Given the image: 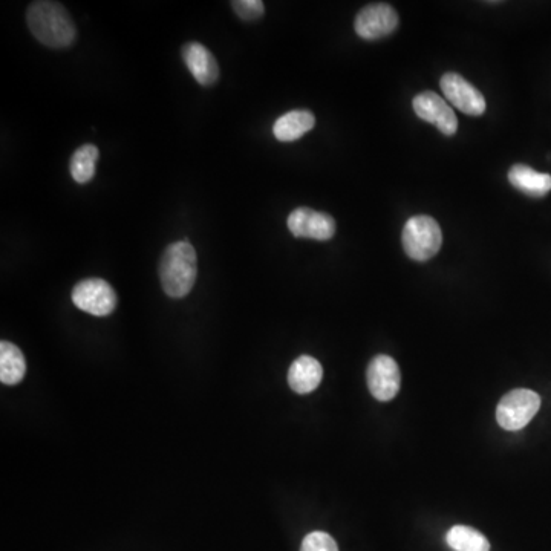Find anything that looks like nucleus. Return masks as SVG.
I'll use <instances>...</instances> for the list:
<instances>
[{"mask_svg":"<svg viewBox=\"0 0 551 551\" xmlns=\"http://www.w3.org/2000/svg\"><path fill=\"white\" fill-rule=\"evenodd\" d=\"M27 23L33 36L48 48H68L77 39L74 20L59 2H33L27 10Z\"/></svg>","mask_w":551,"mask_h":551,"instance_id":"f257e3e1","label":"nucleus"},{"mask_svg":"<svg viewBox=\"0 0 551 551\" xmlns=\"http://www.w3.org/2000/svg\"><path fill=\"white\" fill-rule=\"evenodd\" d=\"M198 276V256L190 242L178 241L164 250L160 261V281L164 293L173 299L186 297Z\"/></svg>","mask_w":551,"mask_h":551,"instance_id":"f03ea898","label":"nucleus"},{"mask_svg":"<svg viewBox=\"0 0 551 551\" xmlns=\"http://www.w3.org/2000/svg\"><path fill=\"white\" fill-rule=\"evenodd\" d=\"M406 255L414 261L434 258L443 244L440 225L431 216L418 215L406 222L402 236Z\"/></svg>","mask_w":551,"mask_h":551,"instance_id":"7ed1b4c3","label":"nucleus"},{"mask_svg":"<svg viewBox=\"0 0 551 551\" xmlns=\"http://www.w3.org/2000/svg\"><path fill=\"white\" fill-rule=\"evenodd\" d=\"M541 397L530 389H513L496 408V420L506 431H521L538 414Z\"/></svg>","mask_w":551,"mask_h":551,"instance_id":"20e7f679","label":"nucleus"},{"mask_svg":"<svg viewBox=\"0 0 551 551\" xmlns=\"http://www.w3.org/2000/svg\"><path fill=\"white\" fill-rule=\"evenodd\" d=\"M71 297L75 307L97 317L114 313L118 304L117 293L105 279L91 278L79 282L72 288Z\"/></svg>","mask_w":551,"mask_h":551,"instance_id":"39448f33","label":"nucleus"},{"mask_svg":"<svg viewBox=\"0 0 551 551\" xmlns=\"http://www.w3.org/2000/svg\"><path fill=\"white\" fill-rule=\"evenodd\" d=\"M440 86L449 103L464 114L480 117L486 112V98L460 74L447 72L441 77Z\"/></svg>","mask_w":551,"mask_h":551,"instance_id":"423d86ee","label":"nucleus"},{"mask_svg":"<svg viewBox=\"0 0 551 551\" xmlns=\"http://www.w3.org/2000/svg\"><path fill=\"white\" fill-rule=\"evenodd\" d=\"M368 388L372 397L379 402H391L400 391L402 375L397 362L389 356H377L369 363L366 372Z\"/></svg>","mask_w":551,"mask_h":551,"instance_id":"0eeeda50","label":"nucleus"},{"mask_svg":"<svg viewBox=\"0 0 551 551\" xmlns=\"http://www.w3.org/2000/svg\"><path fill=\"white\" fill-rule=\"evenodd\" d=\"M288 230L296 238L328 241L336 235V221L328 213L316 212L308 207H300L290 213L287 219Z\"/></svg>","mask_w":551,"mask_h":551,"instance_id":"6e6552de","label":"nucleus"},{"mask_svg":"<svg viewBox=\"0 0 551 551\" xmlns=\"http://www.w3.org/2000/svg\"><path fill=\"white\" fill-rule=\"evenodd\" d=\"M398 27V14L391 5H368L357 14L354 28L357 36L366 40L382 39Z\"/></svg>","mask_w":551,"mask_h":551,"instance_id":"1a4fd4ad","label":"nucleus"},{"mask_svg":"<svg viewBox=\"0 0 551 551\" xmlns=\"http://www.w3.org/2000/svg\"><path fill=\"white\" fill-rule=\"evenodd\" d=\"M414 111L421 120L437 126L441 134L454 135L458 129L457 115L440 95L432 91L421 92L414 98Z\"/></svg>","mask_w":551,"mask_h":551,"instance_id":"9d476101","label":"nucleus"},{"mask_svg":"<svg viewBox=\"0 0 551 551\" xmlns=\"http://www.w3.org/2000/svg\"><path fill=\"white\" fill-rule=\"evenodd\" d=\"M181 57L190 74L201 86H212L219 79V65L215 56L203 43L189 42L181 49Z\"/></svg>","mask_w":551,"mask_h":551,"instance_id":"9b49d317","label":"nucleus"},{"mask_svg":"<svg viewBox=\"0 0 551 551\" xmlns=\"http://www.w3.org/2000/svg\"><path fill=\"white\" fill-rule=\"evenodd\" d=\"M322 377V365L310 356H300L288 369V385L297 394H310L316 391Z\"/></svg>","mask_w":551,"mask_h":551,"instance_id":"f8f14e48","label":"nucleus"},{"mask_svg":"<svg viewBox=\"0 0 551 551\" xmlns=\"http://www.w3.org/2000/svg\"><path fill=\"white\" fill-rule=\"evenodd\" d=\"M316 126V117L307 109H296L287 112L276 120L273 126V134L276 140L282 143H293L304 137L307 132Z\"/></svg>","mask_w":551,"mask_h":551,"instance_id":"ddd939ff","label":"nucleus"},{"mask_svg":"<svg viewBox=\"0 0 551 551\" xmlns=\"http://www.w3.org/2000/svg\"><path fill=\"white\" fill-rule=\"evenodd\" d=\"M509 181L519 192L535 196V198H541L551 190V175L536 172L535 169L525 166V164H515L510 169Z\"/></svg>","mask_w":551,"mask_h":551,"instance_id":"4468645a","label":"nucleus"},{"mask_svg":"<svg viewBox=\"0 0 551 551\" xmlns=\"http://www.w3.org/2000/svg\"><path fill=\"white\" fill-rule=\"evenodd\" d=\"M27 374V360L14 343L0 342V382L7 386L19 385Z\"/></svg>","mask_w":551,"mask_h":551,"instance_id":"2eb2a0df","label":"nucleus"},{"mask_svg":"<svg viewBox=\"0 0 551 551\" xmlns=\"http://www.w3.org/2000/svg\"><path fill=\"white\" fill-rule=\"evenodd\" d=\"M98 157H100V150L94 144H85L75 150L69 163V172L75 183L86 184L94 178Z\"/></svg>","mask_w":551,"mask_h":551,"instance_id":"dca6fc26","label":"nucleus"},{"mask_svg":"<svg viewBox=\"0 0 551 551\" xmlns=\"http://www.w3.org/2000/svg\"><path fill=\"white\" fill-rule=\"evenodd\" d=\"M447 544L454 551H490V542L478 530L467 525H455L446 536Z\"/></svg>","mask_w":551,"mask_h":551,"instance_id":"f3484780","label":"nucleus"},{"mask_svg":"<svg viewBox=\"0 0 551 551\" xmlns=\"http://www.w3.org/2000/svg\"><path fill=\"white\" fill-rule=\"evenodd\" d=\"M300 551H339L333 536L325 532H313L305 536Z\"/></svg>","mask_w":551,"mask_h":551,"instance_id":"a211bd4d","label":"nucleus"},{"mask_svg":"<svg viewBox=\"0 0 551 551\" xmlns=\"http://www.w3.org/2000/svg\"><path fill=\"white\" fill-rule=\"evenodd\" d=\"M232 7L239 19L244 22L261 19L265 14V5L261 0H235L232 2Z\"/></svg>","mask_w":551,"mask_h":551,"instance_id":"6ab92c4d","label":"nucleus"}]
</instances>
